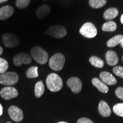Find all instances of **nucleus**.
Instances as JSON below:
<instances>
[{
	"label": "nucleus",
	"instance_id": "1",
	"mask_svg": "<svg viewBox=\"0 0 123 123\" xmlns=\"http://www.w3.org/2000/svg\"><path fill=\"white\" fill-rule=\"evenodd\" d=\"M46 86L47 88L51 92H58L62 88V79L56 74L51 73L46 78Z\"/></svg>",
	"mask_w": 123,
	"mask_h": 123
},
{
	"label": "nucleus",
	"instance_id": "2",
	"mask_svg": "<svg viewBox=\"0 0 123 123\" xmlns=\"http://www.w3.org/2000/svg\"><path fill=\"white\" fill-rule=\"evenodd\" d=\"M30 54L31 57L37 62L41 64H44L49 59V54L47 51L39 46H35L31 49Z\"/></svg>",
	"mask_w": 123,
	"mask_h": 123
},
{
	"label": "nucleus",
	"instance_id": "3",
	"mask_svg": "<svg viewBox=\"0 0 123 123\" xmlns=\"http://www.w3.org/2000/svg\"><path fill=\"white\" fill-rule=\"evenodd\" d=\"M65 63V57L62 54L56 53L49 60V66L52 70L60 71L63 68Z\"/></svg>",
	"mask_w": 123,
	"mask_h": 123
},
{
	"label": "nucleus",
	"instance_id": "4",
	"mask_svg": "<svg viewBox=\"0 0 123 123\" xmlns=\"http://www.w3.org/2000/svg\"><path fill=\"white\" fill-rule=\"evenodd\" d=\"M19 76L15 72H5L0 74V83L5 86H12L16 84Z\"/></svg>",
	"mask_w": 123,
	"mask_h": 123
},
{
	"label": "nucleus",
	"instance_id": "5",
	"mask_svg": "<svg viewBox=\"0 0 123 123\" xmlns=\"http://www.w3.org/2000/svg\"><path fill=\"white\" fill-rule=\"evenodd\" d=\"M79 31L83 36L87 38L95 37L97 35V33H98L96 27L91 22L85 23L81 27Z\"/></svg>",
	"mask_w": 123,
	"mask_h": 123
},
{
	"label": "nucleus",
	"instance_id": "6",
	"mask_svg": "<svg viewBox=\"0 0 123 123\" xmlns=\"http://www.w3.org/2000/svg\"><path fill=\"white\" fill-rule=\"evenodd\" d=\"M2 41L6 47L14 48L19 45L20 40L16 35L11 33H5L2 36Z\"/></svg>",
	"mask_w": 123,
	"mask_h": 123
},
{
	"label": "nucleus",
	"instance_id": "7",
	"mask_svg": "<svg viewBox=\"0 0 123 123\" xmlns=\"http://www.w3.org/2000/svg\"><path fill=\"white\" fill-rule=\"evenodd\" d=\"M47 34L53 37L61 38L67 35V31L65 27L61 25H54L50 26L47 31Z\"/></svg>",
	"mask_w": 123,
	"mask_h": 123
},
{
	"label": "nucleus",
	"instance_id": "8",
	"mask_svg": "<svg viewBox=\"0 0 123 123\" xmlns=\"http://www.w3.org/2000/svg\"><path fill=\"white\" fill-rule=\"evenodd\" d=\"M32 62V58L30 55L25 53H21L17 54L13 59L15 66L19 67L23 64H30Z\"/></svg>",
	"mask_w": 123,
	"mask_h": 123
},
{
	"label": "nucleus",
	"instance_id": "9",
	"mask_svg": "<svg viewBox=\"0 0 123 123\" xmlns=\"http://www.w3.org/2000/svg\"><path fill=\"white\" fill-rule=\"evenodd\" d=\"M8 113L10 118L15 122H20L24 118L22 111L16 106L13 105L9 108Z\"/></svg>",
	"mask_w": 123,
	"mask_h": 123
},
{
	"label": "nucleus",
	"instance_id": "10",
	"mask_svg": "<svg viewBox=\"0 0 123 123\" xmlns=\"http://www.w3.org/2000/svg\"><path fill=\"white\" fill-rule=\"evenodd\" d=\"M67 84L72 91L75 93H78L80 92L82 88L81 81L79 78L76 77H71L69 78L67 81Z\"/></svg>",
	"mask_w": 123,
	"mask_h": 123
},
{
	"label": "nucleus",
	"instance_id": "11",
	"mask_svg": "<svg viewBox=\"0 0 123 123\" xmlns=\"http://www.w3.org/2000/svg\"><path fill=\"white\" fill-rule=\"evenodd\" d=\"M0 94L3 99L10 100L16 98L18 95V91L14 87H6L1 90Z\"/></svg>",
	"mask_w": 123,
	"mask_h": 123
},
{
	"label": "nucleus",
	"instance_id": "12",
	"mask_svg": "<svg viewBox=\"0 0 123 123\" xmlns=\"http://www.w3.org/2000/svg\"><path fill=\"white\" fill-rule=\"evenodd\" d=\"M100 80L106 85L112 86L116 84L117 80L116 78L108 72L103 71L100 74Z\"/></svg>",
	"mask_w": 123,
	"mask_h": 123
},
{
	"label": "nucleus",
	"instance_id": "13",
	"mask_svg": "<svg viewBox=\"0 0 123 123\" xmlns=\"http://www.w3.org/2000/svg\"><path fill=\"white\" fill-rule=\"evenodd\" d=\"M105 59L108 65L113 66L116 65L119 62L117 55L114 51L110 50L105 54Z\"/></svg>",
	"mask_w": 123,
	"mask_h": 123
},
{
	"label": "nucleus",
	"instance_id": "14",
	"mask_svg": "<svg viewBox=\"0 0 123 123\" xmlns=\"http://www.w3.org/2000/svg\"><path fill=\"white\" fill-rule=\"evenodd\" d=\"M99 113L103 117H109L111 114V110L110 106L108 105L105 101H100L99 103V107H98Z\"/></svg>",
	"mask_w": 123,
	"mask_h": 123
},
{
	"label": "nucleus",
	"instance_id": "15",
	"mask_svg": "<svg viewBox=\"0 0 123 123\" xmlns=\"http://www.w3.org/2000/svg\"><path fill=\"white\" fill-rule=\"evenodd\" d=\"M13 7L10 6H5L0 9V19L4 20L10 18L14 14Z\"/></svg>",
	"mask_w": 123,
	"mask_h": 123
},
{
	"label": "nucleus",
	"instance_id": "16",
	"mask_svg": "<svg viewBox=\"0 0 123 123\" xmlns=\"http://www.w3.org/2000/svg\"><path fill=\"white\" fill-rule=\"evenodd\" d=\"M92 83L93 85L95 86L96 88H98V90L100 92L102 93H106L108 92L109 88L108 86L105 83H104L102 81L98 79V78H95L92 80Z\"/></svg>",
	"mask_w": 123,
	"mask_h": 123
},
{
	"label": "nucleus",
	"instance_id": "17",
	"mask_svg": "<svg viewBox=\"0 0 123 123\" xmlns=\"http://www.w3.org/2000/svg\"><path fill=\"white\" fill-rule=\"evenodd\" d=\"M51 9L48 5H42L37 9L36 15L39 18H43L50 13Z\"/></svg>",
	"mask_w": 123,
	"mask_h": 123
},
{
	"label": "nucleus",
	"instance_id": "18",
	"mask_svg": "<svg viewBox=\"0 0 123 123\" xmlns=\"http://www.w3.org/2000/svg\"><path fill=\"white\" fill-rule=\"evenodd\" d=\"M119 14V10L117 9L112 7L108 9L104 13V18L105 19L111 20L114 19Z\"/></svg>",
	"mask_w": 123,
	"mask_h": 123
},
{
	"label": "nucleus",
	"instance_id": "19",
	"mask_svg": "<svg viewBox=\"0 0 123 123\" xmlns=\"http://www.w3.org/2000/svg\"><path fill=\"white\" fill-rule=\"evenodd\" d=\"M123 41V36L122 35H117L111 38L107 43V46L110 47H113L117 44H120Z\"/></svg>",
	"mask_w": 123,
	"mask_h": 123
},
{
	"label": "nucleus",
	"instance_id": "20",
	"mask_svg": "<svg viewBox=\"0 0 123 123\" xmlns=\"http://www.w3.org/2000/svg\"><path fill=\"white\" fill-rule=\"evenodd\" d=\"M35 96L39 98L42 96L44 92V86L42 81H39L35 84Z\"/></svg>",
	"mask_w": 123,
	"mask_h": 123
},
{
	"label": "nucleus",
	"instance_id": "21",
	"mask_svg": "<svg viewBox=\"0 0 123 123\" xmlns=\"http://www.w3.org/2000/svg\"><path fill=\"white\" fill-rule=\"evenodd\" d=\"M90 62L92 66L98 68H102L104 65V61L101 58L95 56H92L90 58Z\"/></svg>",
	"mask_w": 123,
	"mask_h": 123
},
{
	"label": "nucleus",
	"instance_id": "22",
	"mask_svg": "<svg viewBox=\"0 0 123 123\" xmlns=\"http://www.w3.org/2000/svg\"><path fill=\"white\" fill-rule=\"evenodd\" d=\"M116 29V24L113 21H108L102 26V30L104 31H114Z\"/></svg>",
	"mask_w": 123,
	"mask_h": 123
},
{
	"label": "nucleus",
	"instance_id": "23",
	"mask_svg": "<svg viewBox=\"0 0 123 123\" xmlns=\"http://www.w3.org/2000/svg\"><path fill=\"white\" fill-rule=\"evenodd\" d=\"M107 3L106 0H90L89 4L93 8H99L104 6Z\"/></svg>",
	"mask_w": 123,
	"mask_h": 123
},
{
	"label": "nucleus",
	"instance_id": "24",
	"mask_svg": "<svg viewBox=\"0 0 123 123\" xmlns=\"http://www.w3.org/2000/svg\"><path fill=\"white\" fill-rule=\"evenodd\" d=\"M26 76L29 78H35L38 76V67L32 66L29 68L26 71Z\"/></svg>",
	"mask_w": 123,
	"mask_h": 123
},
{
	"label": "nucleus",
	"instance_id": "25",
	"mask_svg": "<svg viewBox=\"0 0 123 123\" xmlns=\"http://www.w3.org/2000/svg\"><path fill=\"white\" fill-rule=\"evenodd\" d=\"M113 111L117 116L123 117V103L115 104L113 107Z\"/></svg>",
	"mask_w": 123,
	"mask_h": 123
},
{
	"label": "nucleus",
	"instance_id": "26",
	"mask_svg": "<svg viewBox=\"0 0 123 123\" xmlns=\"http://www.w3.org/2000/svg\"><path fill=\"white\" fill-rule=\"evenodd\" d=\"M9 67L7 62L5 59L0 58V74L6 71Z\"/></svg>",
	"mask_w": 123,
	"mask_h": 123
},
{
	"label": "nucleus",
	"instance_id": "27",
	"mask_svg": "<svg viewBox=\"0 0 123 123\" xmlns=\"http://www.w3.org/2000/svg\"><path fill=\"white\" fill-rule=\"evenodd\" d=\"M30 0H17L16 5L20 9H24L29 5Z\"/></svg>",
	"mask_w": 123,
	"mask_h": 123
},
{
	"label": "nucleus",
	"instance_id": "28",
	"mask_svg": "<svg viewBox=\"0 0 123 123\" xmlns=\"http://www.w3.org/2000/svg\"><path fill=\"white\" fill-rule=\"evenodd\" d=\"M113 72L117 76L123 78V67L116 66L113 68Z\"/></svg>",
	"mask_w": 123,
	"mask_h": 123
},
{
	"label": "nucleus",
	"instance_id": "29",
	"mask_svg": "<svg viewBox=\"0 0 123 123\" xmlns=\"http://www.w3.org/2000/svg\"><path fill=\"white\" fill-rule=\"evenodd\" d=\"M115 94L118 98L123 100V87H118L115 91Z\"/></svg>",
	"mask_w": 123,
	"mask_h": 123
},
{
	"label": "nucleus",
	"instance_id": "30",
	"mask_svg": "<svg viewBox=\"0 0 123 123\" xmlns=\"http://www.w3.org/2000/svg\"><path fill=\"white\" fill-rule=\"evenodd\" d=\"M76 123H93L91 120L88 119V118L83 117L80 118L77 121Z\"/></svg>",
	"mask_w": 123,
	"mask_h": 123
},
{
	"label": "nucleus",
	"instance_id": "31",
	"mask_svg": "<svg viewBox=\"0 0 123 123\" xmlns=\"http://www.w3.org/2000/svg\"><path fill=\"white\" fill-rule=\"evenodd\" d=\"M2 113H3V107H2V105L0 104V116H1V115H2Z\"/></svg>",
	"mask_w": 123,
	"mask_h": 123
},
{
	"label": "nucleus",
	"instance_id": "32",
	"mask_svg": "<svg viewBox=\"0 0 123 123\" xmlns=\"http://www.w3.org/2000/svg\"><path fill=\"white\" fill-rule=\"evenodd\" d=\"M3 53V49L2 47L0 46V55H1Z\"/></svg>",
	"mask_w": 123,
	"mask_h": 123
},
{
	"label": "nucleus",
	"instance_id": "33",
	"mask_svg": "<svg viewBox=\"0 0 123 123\" xmlns=\"http://www.w3.org/2000/svg\"><path fill=\"white\" fill-rule=\"evenodd\" d=\"M120 21H121V24H123V14L121 15V18H120Z\"/></svg>",
	"mask_w": 123,
	"mask_h": 123
},
{
	"label": "nucleus",
	"instance_id": "34",
	"mask_svg": "<svg viewBox=\"0 0 123 123\" xmlns=\"http://www.w3.org/2000/svg\"><path fill=\"white\" fill-rule=\"evenodd\" d=\"M8 0H0V3H2L4 2H6Z\"/></svg>",
	"mask_w": 123,
	"mask_h": 123
},
{
	"label": "nucleus",
	"instance_id": "35",
	"mask_svg": "<svg viewBox=\"0 0 123 123\" xmlns=\"http://www.w3.org/2000/svg\"><path fill=\"white\" fill-rule=\"evenodd\" d=\"M68 123L64 122V121H61V122H59V123Z\"/></svg>",
	"mask_w": 123,
	"mask_h": 123
},
{
	"label": "nucleus",
	"instance_id": "36",
	"mask_svg": "<svg viewBox=\"0 0 123 123\" xmlns=\"http://www.w3.org/2000/svg\"><path fill=\"white\" fill-rule=\"evenodd\" d=\"M121 46H122V47H123V42L121 43Z\"/></svg>",
	"mask_w": 123,
	"mask_h": 123
},
{
	"label": "nucleus",
	"instance_id": "37",
	"mask_svg": "<svg viewBox=\"0 0 123 123\" xmlns=\"http://www.w3.org/2000/svg\"><path fill=\"white\" fill-rule=\"evenodd\" d=\"M11 123V122H7V123Z\"/></svg>",
	"mask_w": 123,
	"mask_h": 123
},
{
	"label": "nucleus",
	"instance_id": "38",
	"mask_svg": "<svg viewBox=\"0 0 123 123\" xmlns=\"http://www.w3.org/2000/svg\"><path fill=\"white\" fill-rule=\"evenodd\" d=\"M122 60L123 61V58H122Z\"/></svg>",
	"mask_w": 123,
	"mask_h": 123
}]
</instances>
